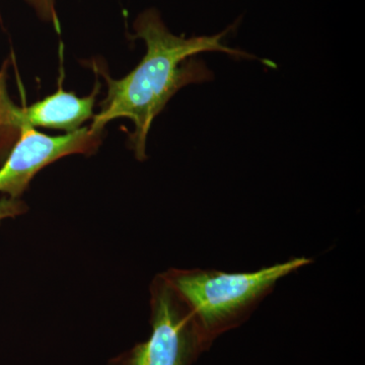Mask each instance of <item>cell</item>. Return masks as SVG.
<instances>
[{
  "mask_svg": "<svg viewBox=\"0 0 365 365\" xmlns=\"http://www.w3.org/2000/svg\"><path fill=\"white\" fill-rule=\"evenodd\" d=\"M151 335L108 365H192L208 347L190 307L163 274L150 284Z\"/></svg>",
  "mask_w": 365,
  "mask_h": 365,
  "instance_id": "cell-3",
  "label": "cell"
},
{
  "mask_svg": "<svg viewBox=\"0 0 365 365\" xmlns=\"http://www.w3.org/2000/svg\"><path fill=\"white\" fill-rule=\"evenodd\" d=\"M26 1L33 7L41 20L51 23L56 29L59 28L55 0H26Z\"/></svg>",
  "mask_w": 365,
  "mask_h": 365,
  "instance_id": "cell-6",
  "label": "cell"
},
{
  "mask_svg": "<svg viewBox=\"0 0 365 365\" xmlns=\"http://www.w3.org/2000/svg\"><path fill=\"white\" fill-rule=\"evenodd\" d=\"M134 39L146 45L143 59L121 79H113L100 62H93V71L103 76L108 95L98 114L93 116L91 130L101 132L115 119L127 118L134 124L129 144L139 162L146 160V140L153 120L178 91L192 83L212 81L215 76L202 60L194 58L205 52H222L237 58L257 59L254 55L223 44L227 30L213 36L186 38L174 35L155 9H146L133 25Z\"/></svg>",
  "mask_w": 365,
  "mask_h": 365,
  "instance_id": "cell-1",
  "label": "cell"
},
{
  "mask_svg": "<svg viewBox=\"0 0 365 365\" xmlns=\"http://www.w3.org/2000/svg\"><path fill=\"white\" fill-rule=\"evenodd\" d=\"M101 137L102 133L91 128L59 136L25 129L0 168V193L20 198L41 170L67 155H93L100 146Z\"/></svg>",
  "mask_w": 365,
  "mask_h": 365,
  "instance_id": "cell-4",
  "label": "cell"
},
{
  "mask_svg": "<svg viewBox=\"0 0 365 365\" xmlns=\"http://www.w3.org/2000/svg\"><path fill=\"white\" fill-rule=\"evenodd\" d=\"M26 205L19 199L4 198L0 200V220L25 212Z\"/></svg>",
  "mask_w": 365,
  "mask_h": 365,
  "instance_id": "cell-7",
  "label": "cell"
},
{
  "mask_svg": "<svg viewBox=\"0 0 365 365\" xmlns=\"http://www.w3.org/2000/svg\"><path fill=\"white\" fill-rule=\"evenodd\" d=\"M312 262L297 257L253 272L170 269L163 274L191 309L209 349L220 335L244 324L281 279Z\"/></svg>",
  "mask_w": 365,
  "mask_h": 365,
  "instance_id": "cell-2",
  "label": "cell"
},
{
  "mask_svg": "<svg viewBox=\"0 0 365 365\" xmlns=\"http://www.w3.org/2000/svg\"><path fill=\"white\" fill-rule=\"evenodd\" d=\"M4 79L0 78V136H16L29 128H45L72 133L93 118L98 83L90 96L78 97L60 88L30 107L19 108L7 97Z\"/></svg>",
  "mask_w": 365,
  "mask_h": 365,
  "instance_id": "cell-5",
  "label": "cell"
}]
</instances>
